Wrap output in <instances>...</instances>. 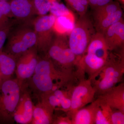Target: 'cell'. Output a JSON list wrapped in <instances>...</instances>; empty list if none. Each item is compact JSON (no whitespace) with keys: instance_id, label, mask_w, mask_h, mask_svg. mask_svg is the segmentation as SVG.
I'll return each instance as SVG.
<instances>
[{"instance_id":"6da1fadb","label":"cell","mask_w":124,"mask_h":124,"mask_svg":"<svg viewBox=\"0 0 124 124\" xmlns=\"http://www.w3.org/2000/svg\"><path fill=\"white\" fill-rule=\"evenodd\" d=\"M74 74L68 73L55 66L46 55L39 57L31 78L32 86L41 95L61 88L73 79Z\"/></svg>"},{"instance_id":"7a4b0ae2","label":"cell","mask_w":124,"mask_h":124,"mask_svg":"<svg viewBox=\"0 0 124 124\" xmlns=\"http://www.w3.org/2000/svg\"><path fill=\"white\" fill-rule=\"evenodd\" d=\"M109 53L103 35L96 32L77 64L76 75L80 78H84L86 73L88 79L93 83L104 67Z\"/></svg>"},{"instance_id":"3957f363","label":"cell","mask_w":124,"mask_h":124,"mask_svg":"<svg viewBox=\"0 0 124 124\" xmlns=\"http://www.w3.org/2000/svg\"><path fill=\"white\" fill-rule=\"evenodd\" d=\"M33 19L27 22L17 20L9 33L4 50L17 60L35 46L36 37L33 27Z\"/></svg>"},{"instance_id":"277c9868","label":"cell","mask_w":124,"mask_h":124,"mask_svg":"<svg viewBox=\"0 0 124 124\" xmlns=\"http://www.w3.org/2000/svg\"><path fill=\"white\" fill-rule=\"evenodd\" d=\"M114 51H109L100 79L94 82L96 93L100 95L120 82L124 75V49Z\"/></svg>"},{"instance_id":"5b68a950","label":"cell","mask_w":124,"mask_h":124,"mask_svg":"<svg viewBox=\"0 0 124 124\" xmlns=\"http://www.w3.org/2000/svg\"><path fill=\"white\" fill-rule=\"evenodd\" d=\"M96 32L93 21L87 13L79 16L68 37L69 47L76 57V65Z\"/></svg>"},{"instance_id":"8992f818","label":"cell","mask_w":124,"mask_h":124,"mask_svg":"<svg viewBox=\"0 0 124 124\" xmlns=\"http://www.w3.org/2000/svg\"><path fill=\"white\" fill-rule=\"evenodd\" d=\"M45 55L59 69L75 75L73 70L76 66V57L69 47L67 35L55 33Z\"/></svg>"},{"instance_id":"52a82bcc","label":"cell","mask_w":124,"mask_h":124,"mask_svg":"<svg viewBox=\"0 0 124 124\" xmlns=\"http://www.w3.org/2000/svg\"><path fill=\"white\" fill-rule=\"evenodd\" d=\"M21 84L17 79L1 81L0 84V124L14 121L15 111L21 97Z\"/></svg>"},{"instance_id":"ba28073f","label":"cell","mask_w":124,"mask_h":124,"mask_svg":"<svg viewBox=\"0 0 124 124\" xmlns=\"http://www.w3.org/2000/svg\"><path fill=\"white\" fill-rule=\"evenodd\" d=\"M56 17L49 15L39 16L33 21L36 37L35 46L38 52L46 54L55 35L54 27Z\"/></svg>"},{"instance_id":"9c48e42d","label":"cell","mask_w":124,"mask_h":124,"mask_svg":"<svg viewBox=\"0 0 124 124\" xmlns=\"http://www.w3.org/2000/svg\"><path fill=\"white\" fill-rule=\"evenodd\" d=\"M78 84L72 88L71 95V106L67 112L69 117L78 110L91 103L94 99L96 91L90 80L79 81Z\"/></svg>"},{"instance_id":"30bf717a","label":"cell","mask_w":124,"mask_h":124,"mask_svg":"<svg viewBox=\"0 0 124 124\" xmlns=\"http://www.w3.org/2000/svg\"><path fill=\"white\" fill-rule=\"evenodd\" d=\"M35 46L23 54L17 60L15 72L19 83L31 78L35 72L39 57Z\"/></svg>"},{"instance_id":"8fae6325","label":"cell","mask_w":124,"mask_h":124,"mask_svg":"<svg viewBox=\"0 0 124 124\" xmlns=\"http://www.w3.org/2000/svg\"><path fill=\"white\" fill-rule=\"evenodd\" d=\"M103 35L108 51H116L124 48V22L123 18L108 28Z\"/></svg>"},{"instance_id":"7c38bea8","label":"cell","mask_w":124,"mask_h":124,"mask_svg":"<svg viewBox=\"0 0 124 124\" xmlns=\"http://www.w3.org/2000/svg\"><path fill=\"white\" fill-rule=\"evenodd\" d=\"M14 17L20 22L33 20L37 15L32 0H10Z\"/></svg>"},{"instance_id":"4fadbf2b","label":"cell","mask_w":124,"mask_h":124,"mask_svg":"<svg viewBox=\"0 0 124 124\" xmlns=\"http://www.w3.org/2000/svg\"><path fill=\"white\" fill-rule=\"evenodd\" d=\"M34 106L28 93H24L21 95L14 113V121L19 124H31Z\"/></svg>"},{"instance_id":"5bb4252c","label":"cell","mask_w":124,"mask_h":124,"mask_svg":"<svg viewBox=\"0 0 124 124\" xmlns=\"http://www.w3.org/2000/svg\"><path fill=\"white\" fill-rule=\"evenodd\" d=\"M112 108L124 113V84L111 88L99 96Z\"/></svg>"},{"instance_id":"9a60e30c","label":"cell","mask_w":124,"mask_h":124,"mask_svg":"<svg viewBox=\"0 0 124 124\" xmlns=\"http://www.w3.org/2000/svg\"><path fill=\"white\" fill-rule=\"evenodd\" d=\"M99 104V100L98 98L89 106L78 110L70 116L72 124H94Z\"/></svg>"},{"instance_id":"2e32d148","label":"cell","mask_w":124,"mask_h":124,"mask_svg":"<svg viewBox=\"0 0 124 124\" xmlns=\"http://www.w3.org/2000/svg\"><path fill=\"white\" fill-rule=\"evenodd\" d=\"M17 60L3 49L0 51V77L1 81L10 79L15 71Z\"/></svg>"},{"instance_id":"e0dca14e","label":"cell","mask_w":124,"mask_h":124,"mask_svg":"<svg viewBox=\"0 0 124 124\" xmlns=\"http://www.w3.org/2000/svg\"><path fill=\"white\" fill-rule=\"evenodd\" d=\"M54 111L40 102L33 108L32 119L31 124H52Z\"/></svg>"},{"instance_id":"ac0fdd59","label":"cell","mask_w":124,"mask_h":124,"mask_svg":"<svg viewBox=\"0 0 124 124\" xmlns=\"http://www.w3.org/2000/svg\"><path fill=\"white\" fill-rule=\"evenodd\" d=\"M121 8L109 15L93 21L96 32L103 35L107 29L123 18Z\"/></svg>"},{"instance_id":"d6986e66","label":"cell","mask_w":124,"mask_h":124,"mask_svg":"<svg viewBox=\"0 0 124 124\" xmlns=\"http://www.w3.org/2000/svg\"><path fill=\"white\" fill-rule=\"evenodd\" d=\"M98 98L99 104L95 114L94 124H111L112 108L101 98Z\"/></svg>"},{"instance_id":"ffe728a7","label":"cell","mask_w":124,"mask_h":124,"mask_svg":"<svg viewBox=\"0 0 124 124\" xmlns=\"http://www.w3.org/2000/svg\"><path fill=\"white\" fill-rule=\"evenodd\" d=\"M75 24V22L68 17H58L56 18L54 25V31L56 34L69 35L73 29Z\"/></svg>"},{"instance_id":"44dd1931","label":"cell","mask_w":124,"mask_h":124,"mask_svg":"<svg viewBox=\"0 0 124 124\" xmlns=\"http://www.w3.org/2000/svg\"><path fill=\"white\" fill-rule=\"evenodd\" d=\"M121 8L119 2H112L93 10V21L109 15Z\"/></svg>"},{"instance_id":"7402d4cb","label":"cell","mask_w":124,"mask_h":124,"mask_svg":"<svg viewBox=\"0 0 124 124\" xmlns=\"http://www.w3.org/2000/svg\"><path fill=\"white\" fill-rule=\"evenodd\" d=\"M49 12L51 14L55 17L65 16L70 18L75 22V17L72 12L64 4L59 3L57 1L51 2V5Z\"/></svg>"},{"instance_id":"603a6c76","label":"cell","mask_w":124,"mask_h":124,"mask_svg":"<svg viewBox=\"0 0 124 124\" xmlns=\"http://www.w3.org/2000/svg\"><path fill=\"white\" fill-rule=\"evenodd\" d=\"M68 6H70L79 16H82L87 13L89 6L88 0H65Z\"/></svg>"},{"instance_id":"cb8c5ba5","label":"cell","mask_w":124,"mask_h":124,"mask_svg":"<svg viewBox=\"0 0 124 124\" xmlns=\"http://www.w3.org/2000/svg\"><path fill=\"white\" fill-rule=\"evenodd\" d=\"M37 14L39 16L46 15L49 12L51 2L49 0H32Z\"/></svg>"},{"instance_id":"d4e9b609","label":"cell","mask_w":124,"mask_h":124,"mask_svg":"<svg viewBox=\"0 0 124 124\" xmlns=\"http://www.w3.org/2000/svg\"><path fill=\"white\" fill-rule=\"evenodd\" d=\"M17 22V20L16 19H10L7 24L0 29V51L3 49L10 30Z\"/></svg>"},{"instance_id":"484cf974","label":"cell","mask_w":124,"mask_h":124,"mask_svg":"<svg viewBox=\"0 0 124 124\" xmlns=\"http://www.w3.org/2000/svg\"><path fill=\"white\" fill-rule=\"evenodd\" d=\"M113 111L111 116V124H124V113L116 109Z\"/></svg>"},{"instance_id":"4316f807","label":"cell","mask_w":124,"mask_h":124,"mask_svg":"<svg viewBox=\"0 0 124 124\" xmlns=\"http://www.w3.org/2000/svg\"><path fill=\"white\" fill-rule=\"evenodd\" d=\"M0 9L5 16L9 19L14 18L11 6L8 0L0 1Z\"/></svg>"},{"instance_id":"83f0119b","label":"cell","mask_w":124,"mask_h":124,"mask_svg":"<svg viewBox=\"0 0 124 124\" xmlns=\"http://www.w3.org/2000/svg\"><path fill=\"white\" fill-rule=\"evenodd\" d=\"M71 93L68 94L62 99L60 102V110L64 112H67L69 111L71 106Z\"/></svg>"},{"instance_id":"f1b7e54d","label":"cell","mask_w":124,"mask_h":124,"mask_svg":"<svg viewBox=\"0 0 124 124\" xmlns=\"http://www.w3.org/2000/svg\"><path fill=\"white\" fill-rule=\"evenodd\" d=\"M89 6L93 10L107 4L113 1L112 0H88Z\"/></svg>"},{"instance_id":"f546056e","label":"cell","mask_w":124,"mask_h":124,"mask_svg":"<svg viewBox=\"0 0 124 124\" xmlns=\"http://www.w3.org/2000/svg\"><path fill=\"white\" fill-rule=\"evenodd\" d=\"M52 124H72L71 120L68 116H58L55 120H53Z\"/></svg>"},{"instance_id":"4dcf8cb0","label":"cell","mask_w":124,"mask_h":124,"mask_svg":"<svg viewBox=\"0 0 124 124\" xmlns=\"http://www.w3.org/2000/svg\"><path fill=\"white\" fill-rule=\"evenodd\" d=\"M10 19L4 15L0 9V29L7 24Z\"/></svg>"},{"instance_id":"1f68e13d","label":"cell","mask_w":124,"mask_h":124,"mask_svg":"<svg viewBox=\"0 0 124 124\" xmlns=\"http://www.w3.org/2000/svg\"><path fill=\"white\" fill-rule=\"evenodd\" d=\"M119 1H120V2H121L122 4H124V0H118Z\"/></svg>"},{"instance_id":"d6a6232c","label":"cell","mask_w":124,"mask_h":124,"mask_svg":"<svg viewBox=\"0 0 124 124\" xmlns=\"http://www.w3.org/2000/svg\"><path fill=\"white\" fill-rule=\"evenodd\" d=\"M51 2H54V1H57V0H49Z\"/></svg>"},{"instance_id":"836d02e7","label":"cell","mask_w":124,"mask_h":124,"mask_svg":"<svg viewBox=\"0 0 124 124\" xmlns=\"http://www.w3.org/2000/svg\"><path fill=\"white\" fill-rule=\"evenodd\" d=\"M1 79L0 77V84L1 82Z\"/></svg>"},{"instance_id":"e575fe53","label":"cell","mask_w":124,"mask_h":124,"mask_svg":"<svg viewBox=\"0 0 124 124\" xmlns=\"http://www.w3.org/2000/svg\"><path fill=\"white\" fill-rule=\"evenodd\" d=\"M1 0H0V1Z\"/></svg>"}]
</instances>
